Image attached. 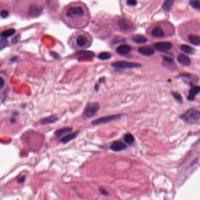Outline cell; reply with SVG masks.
Here are the masks:
<instances>
[{"label": "cell", "mask_w": 200, "mask_h": 200, "mask_svg": "<svg viewBox=\"0 0 200 200\" xmlns=\"http://www.w3.org/2000/svg\"><path fill=\"white\" fill-rule=\"evenodd\" d=\"M58 120V118L55 115H52L47 117H45L40 120V123L43 125L52 124L57 122Z\"/></svg>", "instance_id": "14"}, {"label": "cell", "mask_w": 200, "mask_h": 200, "mask_svg": "<svg viewBox=\"0 0 200 200\" xmlns=\"http://www.w3.org/2000/svg\"><path fill=\"white\" fill-rule=\"evenodd\" d=\"M76 43L79 47H86L89 43V41L86 36L84 35H79L76 39Z\"/></svg>", "instance_id": "11"}, {"label": "cell", "mask_w": 200, "mask_h": 200, "mask_svg": "<svg viewBox=\"0 0 200 200\" xmlns=\"http://www.w3.org/2000/svg\"><path fill=\"white\" fill-rule=\"evenodd\" d=\"M188 40L192 44L197 46L200 45V36L195 35H188Z\"/></svg>", "instance_id": "20"}, {"label": "cell", "mask_w": 200, "mask_h": 200, "mask_svg": "<svg viewBox=\"0 0 200 200\" xmlns=\"http://www.w3.org/2000/svg\"><path fill=\"white\" fill-rule=\"evenodd\" d=\"M21 39V35L20 34H18L16 36H15V37L12 39L11 42H12V43H14V44H16L17 43L19 42L20 40Z\"/></svg>", "instance_id": "32"}, {"label": "cell", "mask_w": 200, "mask_h": 200, "mask_svg": "<svg viewBox=\"0 0 200 200\" xmlns=\"http://www.w3.org/2000/svg\"><path fill=\"white\" fill-rule=\"evenodd\" d=\"M75 55L78 57H93L95 56V53L92 51H78Z\"/></svg>", "instance_id": "22"}, {"label": "cell", "mask_w": 200, "mask_h": 200, "mask_svg": "<svg viewBox=\"0 0 200 200\" xmlns=\"http://www.w3.org/2000/svg\"><path fill=\"white\" fill-rule=\"evenodd\" d=\"M172 44L169 42H159L154 44V47L160 52H166L172 48Z\"/></svg>", "instance_id": "7"}, {"label": "cell", "mask_w": 200, "mask_h": 200, "mask_svg": "<svg viewBox=\"0 0 200 200\" xmlns=\"http://www.w3.org/2000/svg\"><path fill=\"white\" fill-rule=\"evenodd\" d=\"M124 140L126 143L132 144L134 141V138L132 134L127 133L124 136Z\"/></svg>", "instance_id": "27"}, {"label": "cell", "mask_w": 200, "mask_h": 200, "mask_svg": "<svg viewBox=\"0 0 200 200\" xmlns=\"http://www.w3.org/2000/svg\"><path fill=\"white\" fill-rule=\"evenodd\" d=\"M131 49L132 48L130 45L127 44H123L118 47L116 48V51L118 54L120 55H126L130 53V52L131 51Z\"/></svg>", "instance_id": "10"}, {"label": "cell", "mask_w": 200, "mask_h": 200, "mask_svg": "<svg viewBox=\"0 0 200 200\" xmlns=\"http://www.w3.org/2000/svg\"><path fill=\"white\" fill-rule=\"evenodd\" d=\"M72 130H73V129L72 128V127H63V128L58 129L55 132L54 135L57 136V137H60V136H61L63 134L70 133L72 131Z\"/></svg>", "instance_id": "17"}, {"label": "cell", "mask_w": 200, "mask_h": 200, "mask_svg": "<svg viewBox=\"0 0 200 200\" xmlns=\"http://www.w3.org/2000/svg\"><path fill=\"white\" fill-rule=\"evenodd\" d=\"M100 109V106L97 102H90L85 107L82 116L84 117L91 118L96 115Z\"/></svg>", "instance_id": "2"}, {"label": "cell", "mask_w": 200, "mask_h": 200, "mask_svg": "<svg viewBox=\"0 0 200 200\" xmlns=\"http://www.w3.org/2000/svg\"><path fill=\"white\" fill-rule=\"evenodd\" d=\"M79 133V131H77L76 132L68 134V135L65 136V137H63L61 139V142H62L63 144H66V143H68L69 141L75 139L77 137Z\"/></svg>", "instance_id": "16"}, {"label": "cell", "mask_w": 200, "mask_h": 200, "mask_svg": "<svg viewBox=\"0 0 200 200\" xmlns=\"http://www.w3.org/2000/svg\"><path fill=\"white\" fill-rule=\"evenodd\" d=\"M99 190L100 193H101V194L102 195H105V196H108V195H109V192L107 191H106L103 187H99Z\"/></svg>", "instance_id": "31"}, {"label": "cell", "mask_w": 200, "mask_h": 200, "mask_svg": "<svg viewBox=\"0 0 200 200\" xmlns=\"http://www.w3.org/2000/svg\"><path fill=\"white\" fill-rule=\"evenodd\" d=\"M174 1L172 0H167L162 5V8L166 11H169L172 7Z\"/></svg>", "instance_id": "26"}, {"label": "cell", "mask_w": 200, "mask_h": 200, "mask_svg": "<svg viewBox=\"0 0 200 200\" xmlns=\"http://www.w3.org/2000/svg\"><path fill=\"white\" fill-rule=\"evenodd\" d=\"M25 177L24 176V177H22L20 178L19 179H18V180H17V181H18V183H20V184H22V183H23L25 181Z\"/></svg>", "instance_id": "38"}, {"label": "cell", "mask_w": 200, "mask_h": 200, "mask_svg": "<svg viewBox=\"0 0 200 200\" xmlns=\"http://www.w3.org/2000/svg\"><path fill=\"white\" fill-rule=\"evenodd\" d=\"M171 93L172 95V96L175 98L176 101H178L179 103L183 102V97H182L181 95L179 93L177 92H172Z\"/></svg>", "instance_id": "29"}, {"label": "cell", "mask_w": 200, "mask_h": 200, "mask_svg": "<svg viewBox=\"0 0 200 200\" xmlns=\"http://www.w3.org/2000/svg\"><path fill=\"white\" fill-rule=\"evenodd\" d=\"M180 49L183 52L191 55L194 54L195 52V50L193 47H191L188 45H182L180 47Z\"/></svg>", "instance_id": "24"}, {"label": "cell", "mask_w": 200, "mask_h": 200, "mask_svg": "<svg viewBox=\"0 0 200 200\" xmlns=\"http://www.w3.org/2000/svg\"><path fill=\"white\" fill-rule=\"evenodd\" d=\"M112 66L117 69H131V68H138L141 67V65L140 63L127 62L124 61H117L112 63Z\"/></svg>", "instance_id": "3"}, {"label": "cell", "mask_w": 200, "mask_h": 200, "mask_svg": "<svg viewBox=\"0 0 200 200\" xmlns=\"http://www.w3.org/2000/svg\"><path fill=\"white\" fill-rule=\"evenodd\" d=\"M84 14L83 8L79 6H74L69 8L66 11V16L68 18H73L76 16H82Z\"/></svg>", "instance_id": "5"}, {"label": "cell", "mask_w": 200, "mask_h": 200, "mask_svg": "<svg viewBox=\"0 0 200 200\" xmlns=\"http://www.w3.org/2000/svg\"><path fill=\"white\" fill-rule=\"evenodd\" d=\"M132 40L137 43H143L147 41V39L142 35H136L133 36Z\"/></svg>", "instance_id": "19"}, {"label": "cell", "mask_w": 200, "mask_h": 200, "mask_svg": "<svg viewBox=\"0 0 200 200\" xmlns=\"http://www.w3.org/2000/svg\"><path fill=\"white\" fill-rule=\"evenodd\" d=\"M151 35L156 38H162L164 35V32L160 27H156L151 31Z\"/></svg>", "instance_id": "18"}, {"label": "cell", "mask_w": 200, "mask_h": 200, "mask_svg": "<svg viewBox=\"0 0 200 200\" xmlns=\"http://www.w3.org/2000/svg\"><path fill=\"white\" fill-rule=\"evenodd\" d=\"M15 32H16V30L14 28H10V29L1 32V37L6 39L8 37H10V36H13L15 33Z\"/></svg>", "instance_id": "23"}, {"label": "cell", "mask_w": 200, "mask_h": 200, "mask_svg": "<svg viewBox=\"0 0 200 200\" xmlns=\"http://www.w3.org/2000/svg\"><path fill=\"white\" fill-rule=\"evenodd\" d=\"M138 2L136 1H134V0H129V1H127V4L128 5H132V6H134L137 4Z\"/></svg>", "instance_id": "36"}, {"label": "cell", "mask_w": 200, "mask_h": 200, "mask_svg": "<svg viewBox=\"0 0 200 200\" xmlns=\"http://www.w3.org/2000/svg\"><path fill=\"white\" fill-rule=\"evenodd\" d=\"M177 60L179 63L184 66H189L191 64V59L185 55L181 53L177 57Z\"/></svg>", "instance_id": "15"}, {"label": "cell", "mask_w": 200, "mask_h": 200, "mask_svg": "<svg viewBox=\"0 0 200 200\" xmlns=\"http://www.w3.org/2000/svg\"><path fill=\"white\" fill-rule=\"evenodd\" d=\"M8 15H9V13L7 10H3L1 13V16L2 18H4V19L7 18Z\"/></svg>", "instance_id": "35"}, {"label": "cell", "mask_w": 200, "mask_h": 200, "mask_svg": "<svg viewBox=\"0 0 200 200\" xmlns=\"http://www.w3.org/2000/svg\"><path fill=\"white\" fill-rule=\"evenodd\" d=\"M121 116H122V114H113L111 116L102 117L95 120H93L92 123H91V124L95 126V125H99L101 124H105L106 123H109L110 122L119 119L121 117Z\"/></svg>", "instance_id": "4"}, {"label": "cell", "mask_w": 200, "mask_h": 200, "mask_svg": "<svg viewBox=\"0 0 200 200\" xmlns=\"http://www.w3.org/2000/svg\"><path fill=\"white\" fill-rule=\"evenodd\" d=\"M180 118L186 123L194 124L200 119V111L195 109H189L180 116Z\"/></svg>", "instance_id": "1"}, {"label": "cell", "mask_w": 200, "mask_h": 200, "mask_svg": "<svg viewBox=\"0 0 200 200\" xmlns=\"http://www.w3.org/2000/svg\"><path fill=\"white\" fill-rule=\"evenodd\" d=\"M103 79H104V78H101L99 80V85L97 84H96V85L95 86V89L96 91H98L99 90V85L100 84H101V83L103 82L104 80H103Z\"/></svg>", "instance_id": "37"}, {"label": "cell", "mask_w": 200, "mask_h": 200, "mask_svg": "<svg viewBox=\"0 0 200 200\" xmlns=\"http://www.w3.org/2000/svg\"><path fill=\"white\" fill-rule=\"evenodd\" d=\"M138 51L140 53H141L143 55L150 57L153 55L155 52L154 49L148 46H144L141 47L139 48Z\"/></svg>", "instance_id": "13"}, {"label": "cell", "mask_w": 200, "mask_h": 200, "mask_svg": "<svg viewBox=\"0 0 200 200\" xmlns=\"http://www.w3.org/2000/svg\"><path fill=\"white\" fill-rule=\"evenodd\" d=\"M189 5L193 8L200 11V1L198 0H192L189 1Z\"/></svg>", "instance_id": "28"}, {"label": "cell", "mask_w": 200, "mask_h": 200, "mask_svg": "<svg viewBox=\"0 0 200 200\" xmlns=\"http://www.w3.org/2000/svg\"><path fill=\"white\" fill-rule=\"evenodd\" d=\"M126 148L127 145L121 141H114L110 145V149L116 152L121 151Z\"/></svg>", "instance_id": "8"}, {"label": "cell", "mask_w": 200, "mask_h": 200, "mask_svg": "<svg viewBox=\"0 0 200 200\" xmlns=\"http://www.w3.org/2000/svg\"><path fill=\"white\" fill-rule=\"evenodd\" d=\"M200 92V87L197 86H191L189 91L187 99L188 101H192L195 99V97Z\"/></svg>", "instance_id": "12"}, {"label": "cell", "mask_w": 200, "mask_h": 200, "mask_svg": "<svg viewBox=\"0 0 200 200\" xmlns=\"http://www.w3.org/2000/svg\"><path fill=\"white\" fill-rule=\"evenodd\" d=\"M112 55L110 52H101L98 55V58L102 61H106L112 58Z\"/></svg>", "instance_id": "25"}, {"label": "cell", "mask_w": 200, "mask_h": 200, "mask_svg": "<svg viewBox=\"0 0 200 200\" xmlns=\"http://www.w3.org/2000/svg\"><path fill=\"white\" fill-rule=\"evenodd\" d=\"M162 65H163L164 67H165L166 68L172 70L176 69V68L175 63L173 59H172L171 58L167 57H163V61L162 63Z\"/></svg>", "instance_id": "9"}, {"label": "cell", "mask_w": 200, "mask_h": 200, "mask_svg": "<svg viewBox=\"0 0 200 200\" xmlns=\"http://www.w3.org/2000/svg\"><path fill=\"white\" fill-rule=\"evenodd\" d=\"M118 25L122 31H127L130 28L129 25L125 19H120L118 21Z\"/></svg>", "instance_id": "21"}, {"label": "cell", "mask_w": 200, "mask_h": 200, "mask_svg": "<svg viewBox=\"0 0 200 200\" xmlns=\"http://www.w3.org/2000/svg\"><path fill=\"white\" fill-rule=\"evenodd\" d=\"M124 41H125V39L123 38L122 37H116L114 40L113 41V42L114 44L117 43H121V42H123Z\"/></svg>", "instance_id": "33"}, {"label": "cell", "mask_w": 200, "mask_h": 200, "mask_svg": "<svg viewBox=\"0 0 200 200\" xmlns=\"http://www.w3.org/2000/svg\"><path fill=\"white\" fill-rule=\"evenodd\" d=\"M10 122H11V123H15L16 122V120H15V119H14V118H13V119H11L10 120Z\"/></svg>", "instance_id": "40"}, {"label": "cell", "mask_w": 200, "mask_h": 200, "mask_svg": "<svg viewBox=\"0 0 200 200\" xmlns=\"http://www.w3.org/2000/svg\"><path fill=\"white\" fill-rule=\"evenodd\" d=\"M4 85V80L1 77V80H0V86H1V89H2L3 88Z\"/></svg>", "instance_id": "39"}, {"label": "cell", "mask_w": 200, "mask_h": 200, "mask_svg": "<svg viewBox=\"0 0 200 200\" xmlns=\"http://www.w3.org/2000/svg\"><path fill=\"white\" fill-rule=\"evenodd\" d=\"M42 12V7L37 4H32L29 6L28 14L31 18L39 16Z\"/></svg>", "instance_id": "6"}, {"label": "cell", "mask_w": 200, "mask_h": 200, "mask_svg": "<svg viewBox=\"0 0 200 200\" xmlns=\"http://www.w3.org/2000/svg\"><path fill=\"white\" fill-rule=\"evenodd\" d=\"M8 45V41L5 38H1V42H0V47H1V50L2 51L3 49L6 48Z\"/></svg>", "instance_id": "30"}, {"label": "cell", "mask_w": 200, "mask_h": 200, "mask_svg": "<svg viewBox=\"0 0 200 200\" xmlns=\"http://www.w3.org/2000/svg\"><path fill=\"white\" fill-rule=\"evenodd\" d=\"M50 55H51V57H52L55 59H59L60 58V56H59V55L55 52H54V51H51L50 52Z\"/></svg>", "instance_id": "34"}]
</instances>
